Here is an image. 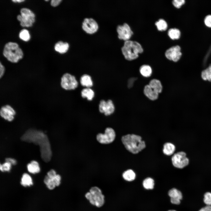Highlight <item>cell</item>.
Returning a JSON list of instances; mask_svg holds the SVG:
<instances>
[{
	"mask_svg": "<svg viewBox=\"0 0 211 211\" xmlns=\"http://www.w3.org/2000/svg\"><path fill=\"white\" fill-rule=\"evenodd\" d=\"M6 162H7L10 163L11 165H13L16 164L17 162L16 160L13 159L8 158L5 159Z\"/></svg>",
	"mask_w": 211,
	"mask_h": 211,
	"instance_id": "cell-36",
	"label": "cell"
},
{
	"mask_svg": "<svg viewBox=\"0 0 211 211\" xmlns=\"http://www.w3.org/2000/svg\"><path fill=\"white\" fill-rule=\"evenodd\" d=\"M175 149V147L173 144L170 142H167L164 145L163 151L165 154L170 156L173 154Z\"/></svg>",
	"mask_w": 211,
	"mask_h": 211,
	"instance_id": "cell-22",
	"label": "cell"
},
{
	"mask_svg": "<svg viewBox=\"0 0 211 211\" xmlns=\"http://www.w3.org/2000/svg\"><path fill=\"white\" fill-rule=\"evenodd\" d=\"M24 0H12V1L14 2H18L19 3L22 2L23 1H24Z\"/></svg>",
	"mask_w": 211,
	"mask_h": 211,
	"instance_id": "cell-40",
	"label": "cell"
},
{
	"mask_svg": "<svg viewBox=\"0 0 211 211\" xmlns=\"http://www.w3.org/2000/svg\"><path fill=\"white\" fill-rule=\"evenodd\" d=\"M19 37L21 39L25 41L29 40L30 38L28 31L25 29H23L21 31L19 34Z\"/></svg>",
	"mask_w": 211,
	"mask_h": 211,
	"instance_id": "cell-30",
	"label": "cell"
},
{
	"mask_svg": "<svg viewBox=\"0 0 211 211\" xmlns=\"http://www.w3.org/2000/svg\"><path fill=\"white\" fill-rule=\"evenodd\" d=\"M80 81L81 85L86 88H91L93 85L91 76L87 74L83 75L80 78Z\"/></svg>",
	"mask_w": 211,
	"mask_h": 211,
	"instance_id": "cell-18",
	"label": "cell"
},
{
	"mask_svg": "<svg viewBox=\"0 0 211 211\" xmlns=\"http://www.w3.org/2000/svg\"><path fill=\"white\" fill-rule=\"evenodd\" d=\"M116 136L115 130L112 127H106L103 133L97 134L96 136V141L100 144L107 145L112 143L115 141Z\"/></svg>",
	"mask_w": 211,
	"mask_h": 211,
	"instance_id": "cell-6",
	"label": "cell"
},
{
	"mask_svg": "<svg viewBox=\"0 0 211 211\" xmlns=\"http://www.w3.org/2000/svg\"><path fill=\"white\" fill-rule=\"evenodd\" d=\"M61 0H52L51 1V5L54 7L58 6L61 1Z\"/></svg>",
	"mask_w": 211,
	"mask_h": 211,
	"instance_id": "cell-38",
	"label": "cell"
},
{
	"mask_svg": "<svg viewBox=\"0 0 211 211\" xmlns=\"http://www.w3.org/2000/svg\"><path fill=\"white\" fill-rule=\"evenodd\" d=\"M94 95V91L90 88H85L83 89L81 92V97L84 98H86L90 101L92 100Z\"/></svg>",
	"mask_w": 211,
	"mask_h": 211,
	"instance_id": "cell-20",
	"label": "cell"
},
{
	"mask_svg": "<svg viewBox=\"0 0 211 211\" xmlns=\"http://www.w3.org/2000/svg\"><path fill=\"white\" fill-rule=\"evenodd\" d=\"M143 91L145 95L149 99L154 101L158 98L159 94L154 91L149 84L144 87Z\"/></svg>",
	"mask_w": 211,
	"mask_h": 211,
	"instance_id": "cell-16",
	"label": "cell"
},
{
	"mask_svg": "<svg viewBox=\"0 0 211 211\" xmlns=\"http://www.w3.org/2000/svg\"><path fill=\"white\" fill-rule=\"evenodd\" d=\"M136 80V78L135 77H132L129 79L127 82V86L129 88L132 87L134 84L135 81Z\"/></svg>",
	"mask_w": 211,
	"mask_h": 211,
	"instance_id": "cell-35",
	"label": "cell"
},
{
	"mask_svg": "<svg viewBox=\"0 0 211 211\" xmlns=\"http://www.w3.org/2000/svg\"><path fill=\"white\" fill-rule=\"evenodd\" d=\"M176 211V210H168V211Z\"/></svg>",
	"mask_w": 211,
	"mask_h": 211,
	"instance_id": "cell-41",
	"label": "cell"
},
{
	"mask_svg": "<svg viewBox=\"0 0 211 211\" xmlns=\"http://www.w3.org/2000/svg\"><path fill=\"white\" fill-rule=\"evenodd\" d=\"M169 37L172 39H177L180 36L181 32L179 30L176 28H171L168 31Z\"/></svg>",
	"mask_w": 211,
	"mask_h": 211,
	"instance_id": "cell-26",
	"label": "cell"
},
{
	"mask_svg": "<svg viewBox=\"0 0 211 211\" xmlns=\"http://www.w3.org/2000/svg\"><path fill=\"white\" fill-rule=\"evenodd\" d=\"M85 197L92 205L98 207L102 206L104 203V196L101 190L94 186L90 189L89 191L85 195Z\"/></svg>",
	"mask_w": 211,
	"mask_h": 211,
	"instance_id": "cell-5",
	"label": "cell"
},
{
	"mask_svg": "<svg viewBox=\"0 0 211 211\" xmlns=\"http://www.w3.org/2000/svg\"><path fill=\"white\" fill-rule=\"evenodd\" d=\"M82 27L84 31L90 34L95 33L98 29L97 23L92 18H85L83 22Z\"/></svg>",
	"mask_w": 211,
	"mask_h": 211,
	"instance_id": "cell-13",
	"label": "cell"
},
{
	"mask_svg": "<svg viewBox=\"0 0 211 211\" xmlns=\"http://www.w3.org/2000/svg\"><path fill=\"white\" fill-rule=\"evenodd\" d=\"M201 77L204 80L211 81V65L202 72Z\"/></svg>",
	"mask_w": 211,
	"mask_h": 211,
	"instance_id": "cell-29",
	"label": "cell"
},
{
	"mask_svg": "<svg viewBox=\"0 0 211 211\" xmlns=\"http://www.w3.org/2000/svg\"><path fill=\"white\" fill-rule=\"evenodd\" d=\"M203 201L207 206H211V193L206 192L204 195Z\"/></svg>",
	"mask_w": 211,
	"mask_h": 211,
	"instance_id": "cell-31",
	"label": "cell"
},
{
	"mask_svg": "<svg viewBox=\"0 0 211 211\" xmlns=\"http://www.w3.org/2000/svg\"><path fill=\"white\" fill-rule=\"evenodd\" d=\"M185 2L184 0H174L172 1V3L174 6L179 8L185 3Z\"/></svg>",
	"mask_w": 211,
	"mask_h": 211,
	"instance_id": "cell-33",
	"label": "cell"
},
{
	"mask_svg": "<svg viewBox=\"0 0 211 211\" xmlns=\"http://www.w3.org/2000/svg\"><path fill=\"white\" fill-rule=\"evenodd\" d=\"M205 23L207 26L211 27V15H208L205 19Z\"/></svg>",
	"mask_w": 211,
	"mask_h": 211,
	"instance_id": "cell-34",
	"label": "cell"
},
{
	"mask_svg": "<svg viewBox=\"0 0 211 211\" xmlns=\"http://www.w3.org/2000/svg\"><path fill=\"white\" fill-rule=\"evenodd\" d=\"M21 15L17 16L18 20L20 22L22 27H29L32 26L35 21V15L29 9L23 8L20 11Z\"/></svg>",
	"mask_w": 211,
	"mask_h": 211,
	"instance_id": "cell-7",
	"label": "cell"
},
{
	"mask_svg": "<svg viewBox=\"0 0 211 211\" xmlns=\"http://www.w3.org/2000/svg\"><path fill=\"white\" fill-rule=\"evenodd\" d=\"M60 85L63 89L70 90L76 89L78 84L74 76L69 73H65L61 78Z\"/></svg>",
	"mask_w": 211,
	"mask_h": 211,
	"instance_id": "cell-8",
	"label": "cell"
},
{
	"mask_svg": "<svg viewBox=\"0 0 211 211\" xmlns=\"http://www.w3.org/2000/svg\"><path fill=\"white\" fill-rule=\"evenodd\" d=\"M99 112L106 116L112 114L115 110V107L113 101L110 100L106 101L101 100L99 104Z\"/></svg>",
	"mask_w": 211,
	"mask_h": 211,
	"instance_id": "cell-11",
	"label": "cell"
},
{
	"mask_svg": "<svg viewBox=\"0 0 211 211\" xmlns=\"http://www.w3.org/2000/svg\"><path fill=\"white\" fill-rule=\"evenodd\" d=\"M122 142L125 148L133 154H137L146 147L144 142L141 137L135 134H127L122 136Z\"/></svg>",
	"mask_w": 211,
	"mask_h": 211,
	"instance_id": "cell-2",
	"label": "cell"
},
{
	"mask_svg": "<svg viewBox=\"0 0 211 211\" xmlns=\"http://www.w3.org/2000/svg\"><path fill=\"white\" fill-rule=\"evenodd\" d=\"M45 1H48V0H45Z\"/></svg>",
	"mask_w": 211,
	"mask_h": 211,
	"instance_id": "cell-42",
	"label": "cell"
},
{
	"mask_svg": "<svg viewBox=\"0 0 211 211\" xmlns=\"http://www.w3.org/2000/svg\"><path fill=\"white\" fill-rule=\"evenodd\" d=\"M21 139L23 141L38 145L42 160L46 162L50 161L52 153L50 143L47 136L42 131L29 129L22 136Z\"/></svg>",
	"mask_w": 211,
	"mask_h": 211,
	"instance_id": "cell-1",
	"label": "cell"
},
{
	"mask_svg": "<svg viewBox=\"0 0 211 211\" xmlns=\"http://www.w3.org/2000/svg\"><path fill=\"white\" fill-rule=\"evenodd\" d=\"M11 164L7 162H6L2 165L0 164V169L1 171H10L11 166Z\"/></svg>",
	"mask_w": 211,
	"mask_h": 211,
	"instance_id": "cell-32",
	"label": "cell"
},
{
	"mask_svg": "<svg viewBox=\"0 0 211 211\" xmlns=\"http://www.w3.org/2000/svg\"><path fill=\"white\" fill-rule=\"evenodd\" d=\"M117 31L118 38L125 41L130 40L133 34L130 26L126 23H123L122 25H118L117 28Z\"/></svg>",
	"mask_w": 211,
	"mask_h": 211,
	"instance_id": "cell-10",
	"label": "cell"
},
{
	"mask_svg": "<svg viewBox=\"0 0 211 211\" xmlns=\"http://www.w3.org/2000/svg\"><path fill=\"white\" fill-rule=\"evenodd\" d=\"M148 84L154 91L159 94L162 92L163 87L161 81L159 80L152 79Z\"/></svg>",
	"mask_w": 211,
	"mask_h": 211,
	"instance_id": "cell-17",
	"label": "cell"
},
{
	"mask_svg": "<svg viewBox=\"0 0 211 211\" xmlns=\"http://www.w3.org/2000/svg\"><path fill=\"white\" fill-rule=\"evenodd\" d=\"M28 171L32 173H36L40 171V168L38 162L35 161H32L28 164L27 166Z\"/></svg>",
	"mask_w": 211,
	"mask_h": 211,
	"instance_id": "cell-23",
	"label": "cell"
},
{
	"mask_svg": "<svg viewBox=\"0 0 211 211\" xmlns=\"http://www.w3.org/2000/svg\"><path fill=\"white\" fill-rule=\"evenodd\" d=\"M198 211H211V206H207L204 207Z\"/></svg>",
	"mask_w": 211,
	"mask_h": 211,
	"instance_id": "cell-39",
	"label": "cell"
},
{
	"mask_svg": "<svg viewBox=\"0 0 211 211\" xmlns=\"http://www.w3.org/2000/svg\"><path fill=\"white\" fill-rule=\"evenodd\" d=\"M122 177L125 180L131 181L135 180L136 177V174L132 170L128 169L123 173Z\"/></svg>",
	"mask_w": 211,
	"mask_h": 211,
	"instance_id": "cell-24",
	"label": "cell"
},
{
	"mask_svg": "<svg viewBox=\"0 0 211 211\" xmlns=\"http://www.w3.org/2000/svg\"><path fill=\"white\" fill-rule=\"evenodd\" d=\"M21 183L23 186H29L33 184L32 180L30 176L27 173H24L22 175Z\"/></svg>",
	"mask_w": 211,
	"mask_h": 211,
	"instance_id": "cell-25",
	"label": "cell"
},
{
	"mask_svg": "<svg viewBox=\"0 0 211 211\" xmlns=\"http://www.w3.org/2000/svg\"><path fill=\"white\" fill-rule=\"evenodd\" d=\"M171 161L173 165L176 168L182 169L187 166L189 164V159L184 152H178L173 156Z\"/></svg>",
	"mask_w": 211,
	"mask_h": 211,
	"instance_id": "cell-9",
	"label": "cell"
},
{
	"mask_svg": "<svg viewBox=\"0 0 211 211\" xmlns=\"http://www.w3.org/2000/svg\"><path fill=\"white\" fill-rule=\"evenodd\" d=\"M69 48L68 44L66 42L60 41L57 42L55 46V49L57 52L63 54L66 52Z\"/></svg>",
	"mask_w": 211,
	"mask_h": 211,
	"instance_id": "cell-19",
	"label": "cell"
},
{
	"mask_svg": "<svg viewBox=\"0 0 211 211\" xmlns=\"http://www.w3.org/2000/svg\"><path fill=\"white\" fill-rule=\"evenodd\" d=\"M165 55L168 59L176 62L180 59L182 55L181 48L178 45L171 47L166 50Z\"/></svg>",
	"mask_w": 211,
	"mask_h": 211,
	"instance_id": "cell-12",
	"label": "cell"
},
{
	"mask_svg": "<svg viewBox=\"0 0 211 211\" xmlns=\"http://www.w3.org/2000/svg\"><path fill=\"white\" fill-rule=\"evenodd\" d=\"M4 56L12 63H17L23 57V54L18 44L15 42H8L5 45L3 52Z\"/></svg>",
	"mask_w": 211,
	"mask_h": 211,
	"instance_id": "cell-4",
	"label": "cell"
},
{
	"mask_svg": "<svg viewBox=\"0 0 211 211\" xmlns=\"http://www.w3.org/2000/svg\"><path fill=\"white\" fill-rule=\"evenodd\" d=\"M121 50L125 58L129 61L136 59L139 57V54L143 51V48L139 42L130 40L125 41Z\"/></svg>",
	"mask_w": 211,
	"mask_h": 211,
	"instance_id": "cell-3",
	"label": "cell"
},
{
	"mask_svg": "<svg viewBox=\"0 0 211 211\" xmlns=\"http://www.w3.org/2000/svg\"><path fill=\"white\" fill-rule=\"evenodd\" d=\"M5 68L4 66L0 62V77L1 78L5 73Z\"/></svg>",
	"mask_w": 211,
	"mask_h": 211,
	"instance_id": "cell-37",
	"label": "cell"
},
{
	"mask_svg": "<svg viewBox=\"0 0 211 211\" xmlns=\"http://www.w3.org/2000/svg\"><path fill=\"white\" fill-rule=\"evenodd\" d=\"M16 114V112L14 109L9 105L3 106L0 109L1 116L8 121H11L13 120Z\"/></svg>",
	"mask_w": 211,
	"mask_h": 211,
	"instance_id": "cell-14",
	"label": "cell"
},
{
	"mask_svg": "<svg viewBox=\"0 0 211 211\" xmlns=\"http://www.w3.org/2000/svg\"><path fill=\"white\" fill-rule=\"evenodd\" d=\"M157 29L161 31L166 30L168 27L166 22L163 19L160 18L155 23Z\"/></svg>",
	"mask_w": 211,
	"mask_h": 211,
	"instance_id": "cell-27",
	"label": "cell"
},
{
	"mask_svg": "<svg viewBox=\"0 0 211 211\" xmlns=\"http://www.w3.org/2000/svg\"><path fill=\"white\" fill-rule=\"evenodd\" d=\"M154 180L152 178L150 177L145 178L143 182V186L146 189H153L154 188Z\"/></svg>",
	"mask_w": 211,
	"mask_h": 211,
	"instance_id": "cell-28",
	"label": "cell"
},
{
	"mask_svg": "<svg viewBox=\"0 0 211 211\" xmlns=\"http://www.w3.org/2000/svg\"><path fill=\"white\" fill-rule=\"evenodd\" d=\"M168 195L170 198V201L172 204L178 205L180 203L183 196L180 191L173 188L169 190Z\"/></svg>",
	"mask_w": 211,
	"mask_h": 211,
	"instance_id": "cell-15",
	"label": "cell"
},
{
	"mask_svg": "<svg viewBox=\"0 0 211 211\" xmlns=\"http://www.w3.org/2000/svg\"><path fill=\"white\" fill-rule=\"evenodd\" d=\"M139 72L144 77H149L151 76L152 74V69L149 65L144 64L140 67Z\"/></svg>",
	"mask_w": 211,
	"mask_h": 211,
	"instance_id": "cell-21",
	"label": "cell"
}]
</instances>
